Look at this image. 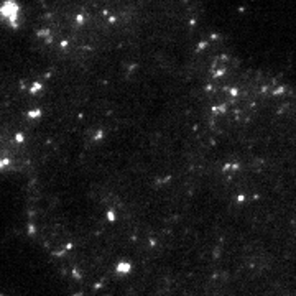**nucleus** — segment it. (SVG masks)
<instances>
[{"label": "nucleus", "mask_w": 296, "mask_h": 296, "mask_svg": "<svg viewBox=\"0 0 296 296\" xmlns=\"http://www.w3.org/2000/svg\"><path fill=\"white\" fill-rule=\"evenodd\" d=\"M0 15L8 18L12 26H17V15H18V5L12 0H7L3 2V5L0 7Z\"/></svg>", "instance_id": "obj_1"}]
</instances>
